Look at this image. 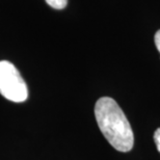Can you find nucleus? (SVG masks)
I'll use <instances>...</instances> for the list:
<instances>
[{"label": "nucleus", "mask_w": 160, "mask_h": 160, "mask_svg": "<svg viewBox=\"0 0 160 160\" xmlns=\"http://www.w3.org/2000/svg\"><path fill=\"white\" fill-rule=\"evenodd\" d=\"M94 112L99 129L110 146L122 153L130 152L134 146V133L118 102L102 97L96 102Z\"/></svg>", "instance_id": "obj_1"}, {"label": "nucleus", "mask_w": 160, "mask_h": 160, "mask_svg": "<svg viewBox=\"0 0 160 160\" xmlns=\"http://www.w3.org/2000/svg\"><path fill=\"white\" fill-rule=\"evenodd\" d=\"M153 138H154V142H155V145H156V148H157L158 152L160 153V127L157 128L154 132V135H153Z\"/></svg>", "instance_id": "obj_4"}, {"label": "nucleus", "mask_w": 160, "mask_h": 160, "mask_svg": "<svg viewBox=\"0 0 160 160\" xmlns=\"http://www.w3.org/2000/svg\"><path fill=\"white\" fill-rule=\"evenodd\" d=\"M47 4L55 9H62L68 4V0H46Z\"/></svg>", "instance_id": "obj_3"}, {"label": "nucleus", "mask_w": 160, "mask_h": 160, "mask_svg": "<svg viewBox=\"0 0 160 160\" xmlns=\"http://www.w3.org/2000/svg\"><path fill=\"white\" fill-rule=\"evenodd\" d=\"M0 95L15 103H22L28 98L26 82L14 63L8 60L0 62Z\"/></svg>", "instance_id": "obj_2"}, {"label": "nucleus", "mask_w": 160, "mask_h": 160, "mask_svg": "<svg viewBox=\"0 0 160 160\" xmlns=\"http://www.w3.org/2000/svg\"><path fill=\"white\" fill-rule=\"evenodd\" d=\"M154 41H155V45H156V48L157 50L159 51L160 53V29L155 33V38H154Z\"/></svg>", "instance_id": "obj_5"}]
</instances>
